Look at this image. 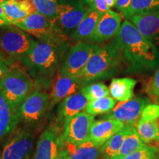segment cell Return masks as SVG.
Masks as SVG:
<instances>
[{
    "instance_id": "obj_33",
    "label": "cell",
    "mask_w": 159,
    "mask_h": 159,
    "mask_svg": "<svg viewBox=\"0 0 159 159\" xmlns=\"http://www.w3.org/2000/svg\"><path fill=\"white\" fill-rule=\"evenodd\" d=\"M116 0H94L91 7L102 14L110 11L111 7L115 6Z\"/></svg>"
},
{
    "instance_id": "obj_41",
    "label": "cell",
    "mask_w": 159,
    "mask_h": 159,
    "mask_svg": "<svg viewBox=\"0 0 159 159\" xmlns=\"http://www.w3.org/2000/svg\"><path fill=\"white\" fill-rule=\"evenodd\" d=\"M7 1H9V0H0V3H4V2H7Z\"/></svg>"
},
{
    "instance_id": "obj_36",
    "label": "cell",
    "mask_w": 159,
    "mask_h": 159,
    "mask_svg": "<svg viewBox=\"0 0 159 159\" xmlns=\"http://www.w3.org/2000/svg\"><path fill=\"white\" fill-rule=\"evenodd\" d=\"M131 1L132 0H116L115 7L122 13L130 5Z\"/></svg>"
},
{
    "instance_id": "obj_24",
    "label": "cell",
    "mask_w": 159,
    "mask_h": 159,
    "mask_svg": "<svg viewBox=\"0 0 159 159\" xmlns=\"http://www.w3.org/2000/svg\"><path fill=\"white\" fill-rule=\"evenodd\" d=\"M64 147L70 152L71 159H99L101 157L100 148L89 139L78 146L64 144Z\"/></svg>"
},
{
    "instance_id": "obj_13",
    "label": "cell",
    "mask_w": 159,
    "mask_h": 159,
    "mask_svg": "<svg viewBox=\"0 0 159 159\" xmlns=\"http://www.w3.org/2000/svg\"><path fill=\"white\" fill-rule=\"evenodd\" d=\"M150 104L149 99L144 97L132 98L125 102H120L108 114H105L102 119H111L122 122L125 126L136 128L142 116V111Z\"/></svg>"
},
{
    "instance_id": "obj_37",
    "label": "cell",
    "mask_w": 159,
    "mask_h": 159,
    "mask_svg": "<svg viewBox=\"0 0 159 159\" xmlns=\"http://www.w3.org/2000/svg\"><path fill=\"white\" fill-rule=\"evenodd\" d=\"M55 159H71V155L66 148H63Z\"/></svg>"
},
{
    "instance_id": "obj_19",
    "label": "cell",
    "mask_w": 159,
    "mask_h": 159,
    "mask_svg": "<svg viewBox=\"0 0 159 159\" xmlns=\"http://www.w3.org/2000/svg\"><path fill=\"white\" fill-rule=\"evenodd\" d=\"M129 21L151 42L159 37V11L136 16Z\"/></svg>"
},
{
    "instance_id": "obj_12",
    "label": "cell",
    "mask_w": 159,
    "mask_h": 159,
    "mask_svg": "<svg viewBox=\"0 0 159 159\" xmlns=\"http://www.w3.org/2000/svg\"><path fill=\"white\" fill-rule=\"evenodd\" d=\"M94 116L80 112L67 119L63 127L64 144L78 146L89 140V133L94 122Z\"/></svg>"
},
{
    "instance_id": "obj_8",
    "label": "cell",
    "mask_w": 159,
    "mask_h": 159,
    "mask_svg": "<svg viewBox=\"0 0 159 159\" xmlns=\"http://www.w3.org/2000/svg\"><path fill=\"white\" fill-rule=\"evenodd\" d=\"M35 135L30 128H16L5 140L0 159H32L35 148Z\"/></svg>"
},
{
    "instance_id": "obj_17",
    "label": "cell",
    "mask_w": 159,
    "mask_h": 159,
    "mask_svg": "<svg viewBox=\"0 0 159 159\" xmlns=\"http://www.w3.org/2000/svg\"><path fill=\"white\" fill-rule=\"evenodd\" d=\"M88 102V99L80 91L63 99L57 108V124L63 127V124L67 119L83 112Z\"/></svg>"
},
{
    "instance_id": "obj_35",
    "label": "cell",
    "mask_w": 159,
    "mask_h": 159,
    "mask_svg": "<svg viewBox=\"0 0 159 159\" xmlns=\"http://www.w3.org/2000/svg\"><path fill=\"white\" fill-rule=\"evenodd\" d=\"M12 65L13 63L5 62V61H0V80L11 71Z\"/></svg>"
},
{
    "instance_id": "obj_22",
    "label": "cell",
    "mask_w": 159,
    "mask_h": 159,
    "mask_svg": "<svg viewBox=\"0 0 159 159\" xmlns=\"http://www.w3.org/2000/svg\"><path fill=\"white\" fill-rule=\"evenodd\" d=\"M136 129L141 139L145 144L159 146V123L158 119L145 120L140 119Z\"/></svg>"
},
{
    "instance_id": "obj_20",
    "label": "cell",
    "mask_w": 159,
    "mask_h": 159,
    "mask_svg": "<svg viewBox=\"0 0 159 159\" xmlns=\"http://www.w3.org/2000/svg\"><path fill=\"white\" fill-rule=\"evenodd\" d=\"M102 16L103 14L92 7H89L84 18L77 26L74 33L71 35V41L76 42L87 41L94 33Z\"/></svg>"
},
{
    "instance_id": "obj_5",
    "label": "cell",
    "mask_w": 159,
    "mask_h": 159,
    "mask_svg": "<svg viewBox=\"0 0 159 159\" xmlns=\"http://www.w3.org/2000/svg\"><path fill=\"white\" fill-rule=\"evenodd\" d=\"M33 88L34 83L30 75L16 67H12L11 71L0 80V92L16 108L32 94Z\"/></svg>"
},
{
    "instance_id": "obj_2",
    "label": "cell",
    "mask_w": 159,
    "mask_h": 159,
    "mask_svg": "<svg viewBox=\"0 0 159 159\" xmlns=\"http://www.w3.org/2000/svg\"><path fill=\"white\" fill-rule=\"evenodd\" d=\"M115 38L124 59L129 63L128 72L140 73L158 66L159 52L156 46L143 36L131 21L125 20Z\"/></svg>"
},
{
    "instance_id": "obj_15",
    "label": "cell",
    "mask_w": 159,
    "mask_h": 159,
    "mask_svg": "<svg viewBox=\"0 0 159 159\" xmlns=\"http://www.w3.org/2000/svg\"><path fill=\"white\" fill-rule=\"evenodd\" d=\"M124 127L125 125L122 122L115 119H102L94 121L91 128L89 139L101 148Z\"/></svg>"
},
{
    "instance_id": "obj_21",
    "label": "cell",
    "mask_w": 159,
    "mask_h": 159,
    "mask_svg": "<svg viewBox=\"0 0 159 159\" xmlns=\"http://www.w3.org/2000/svg\"><path fill=\"white\" fill-rule=\"evenodd\" d=\"M136 83V80L130 77L114 78L109 88L111 97L119 102H125L132 99Z\"/></svg>"
},
{
    "instance_id": "obj_3",
    "label": "cell",
    "mask_w": 159,
    "mask_h": 159,
    "mask_svg": "<svg viewBox=\"0 0 159 159\" xmlns=\"http://www.w3.org/2000/svg\"><path fill=\"white\" fill-rule=\"evenodd\" d=\"M123 59L122 48L116 38L107 45L99 47L77 76L81 88L114 76L118 71Z\"/></svg>"
},
{
    "instance_id": "obj_14",
    "label": "cell",
    "mask_w": 159,
    "mask_h": 159,
    "mask_svg": "<svg viewBox=\"0 0 159 159\" xmlns=\"http://www.w3.org/2000/svg\"><path fill=\"white\" fill-rule=\"evenodd\" d=\"M121 16L116 12L108 11L104 13L88 42L101 43L116 37L121 27Z\"/></svg>"
},
{
    "instance_id": "obj_16",
    "label": "cell",
    "mask_w": 159,
    "mask_h": 159,
    "mask_svg": "<svg viewBox=\"0 0 159 159\" xmlns=\"http://www.w3.org/2000/svg\"><path fill=\"white\" fill-rule=\"evenodd\" d=\"M19 123V108L12 105L0 92V142L8 138Z\"/></svg>"
},
{
    "instance_id": "obj_39",
    "label": "cell",
    "mask_w": 159,
    "mask_h": 159,
    "mask_svg": "<svg viewBox=\"0 0 159 159\" xmlns=\"http://www.w3.org/2000/svg\"><path fill=\"white\" fill-rule=\"evenodd\" d=\"M0 61H5V62H8V63H13V61H10L6 57L5 55H4L2 53L0 52Z\"/></svg>"
},
{
    "instance_id": "obj_7",
    "label": "cell",
    "mask_w": 159,
    "mask_h": 159,
    "mask_svg": "<svg viewBox=\"0 0 159 159\" xmlns=\"http://www.w3.org/2000/svg\"><path fill=\"white\" fill-rule=\"evenodd\" d=\"M50 96L40 89L33 91L19 108L20 123L33 130L43 121L50 111Z\"/></svg>"
},
{
    "instance_id": "obj_4",
    "label": "cell",
    "mask_w": 159,
    "mask_h": 159,
    "mask_svg": "<svg viewBox=\"0 0 159 159\" xmlns=\"http://www.w3.org/2000/svg\"><path fill=\"white\" fill-rule=\"evenodd\" d=\"M16 27L25 31L42 42L63 44L70 43L71 39L61 30L55 20L36 13L30 15Z\"/></svg>"
},
{
    "instance_id": "obj_25",
    "label": "cell",
    "mask_w": 159,
    "mask_h": 159,
    "mask_svg": "<svg viewBox=\"0 0 159 159\" xmlns=\"http://www.w3.org/2000/svg\"><path fill=\"white\" fill-rule=\"evenodd\" d=\"M159 11V0H132L130 5L122 11V16L126 20L133 17Z\"/></svg>"
},
{
    "instance_id": "obj_30",
    "label": "cell",
    "mask_w": 159,
    "mask_h": 159,
    "mask_svg": "<svg viewBox=\"0 0 159 159\" xmlns=\"http://www.w3.org/2000/svg\"><path fill=\"white\" fill-rule=\"evenodd\" d=\"M38 13L55 19L59 0H31Z\"/></svg>"
},
{
    "instance_id": "obj_38",
    "label": "cell",
    "mask_w": 159,
    "mask_h": 159,
    "mask_svg": "<svg viewBox=\"0 0 159 159\" xmlns=\"http://www.w3.org/2000/svg\"><path fill=\"white\" fill-rule=\"evenodd\" d=\"M79 1L80 2L82 3L85 7L89 8V7H91V4H92L94 0H79Z\"/></svg>"
},
{
    "instance_id": "obj_40",
    "label": "cell",
    "mask_w": 159,
    "mask_h": 159,
    "mask_svg": "<svg viewBox=\"0 0 159 159\" xmlns=\"http://www.w3.org/2000/svg\"><path fill=\"white\" fill-rule=\"evenodd\" d=\"M0 19H4L5 20V21H8L6 19V16H5V13H4V11H3V8H2V6L1 3H0Z\"/></svg>"
},
{
    "instance_id": "obj_28",
    "label": "cell",
    "mask_w": 159,
    "mask_h": 159,
    "mask_svg": "<svg viewBox=\"0 0 159 159\" xmlns=\"http://www.w3.org/2000/svg\"><path fill=\"white\" fill-rule=\"evenodd\" d=\"M6 19L11 25L16 26L28 16L27 13L21 8L18 0H9L2 3Z\"/></svg>"
},
{
    "instance_id": "obj_26",
    "label": "cell",
    "mask_w": 159,
    "mask_h": 159,
    "mask_svg": "<svg viewBox=\"0 0 159 159\" xmlns=\"http://www.w3.org/2000/svg\"><path fill=\"white\" fill-rule=\"evenodd\" d=\"M145 145L135 127H131L128 134L125 137L122 148L113 159H123L129 155L140 150Z\"/></svg>"
},
{
    "instance_id": "obj_18",
    "label": "cell",
    "mask_w": 159,
    "mask_h": 159,
    "mask_svg": "<svg viewBox=\"0 0 159 159\" xmlns=\"http://www.w3.org/2000/svg\"><path fill=\"white\" fill-rule=\"evenodd\" d=\"M81 87L77 77H69L60 75L57 73V79L54 83L50 96V110L57 103L75 94L80 90Z\"/></svg>"
},
{
    "instance_id": "obj_10",
    "label": "cell",
    "mask_w": 159,
    "mask_h": 159,
    "mask_svg": "<svg viewBox=\"0 0 159 159\" xmlns=\"http://www.w3.org/2000/svg\"><path fill=\"white\" fill-rule=\"evenodd\" d=\"M63 148V126L52 123L40 135L32 159H55Z\"/></svg>"
},
{
    "instance_id": "obj_31",
    "label": "cell",
    "mask_w": 159,
    "mask_h": 159,
    "mask_svg": "<svg viewBox=\"0 0 159 159\" xmlns=\"http://www.w3.org/2000/svg\"><path fill=\"white\" fill-rule=\"evenodd\" d=\"M123 159H159V151L156 147L145 144L140 150Z\"/></svg>"
},
{
    "instance_id": "obj_27",
    "label": "cell",
    "mask_w": 159,
    "mask_h": 159,
    "mask_svg": "<svg viewBox=\"0 0 159 159\" xmlns=\"http://www.w3.org/2000/svg\"><path fill=\"white\" fill-rule=\"evenodd\" d=\"M116 101L110 96L89 101L84 109V112L91 116L107 114L116 106Z\"/></svg>"
},
{
    "instance_id": "obj_1",
    "label": "cell",
    "mask_w": 159,
    "mask_h": 159,
    "mask_svg": "<svg viewBox=\"0 0 159 159\" xmlns=\"http://www.w3.org/2000/svg\"><path fill=\"white\" fill-rule=\"evenodd\" d=\"M70 43L55 44L35 41L28 52L19 60L39 87H48L66 58Z\"/></svg>"
},
{
    "instance_id": "obj_23",
    "label": "cell",
    "mask_w": 159,
    "mask_h": 159,
    "mask_svg": "<svg viewBox=\"0 0 159 159\" xmlns=\"http://www.w3.org/2000/svg\"><path fill=\"white\" fill-rule=\"evenodd\" d=\"M131 127L125 126L122 130L113 136L100 148L102 159H113L122 148L125 137L128 134Z\"/></svg>"
},
{
    "instance_id": "obj_34",
    "label": "cell",
    "mask_w": 159,
    "mask_h": 159,
    "mask_svg": "<svg viewBox=\"0 0 159 159\" xmlns=\"http://www.w3.org/2000/svg\"><path fill=\"white\" fill-rule=\"evenodd\" d=\"M159 118V105L157 104H149L142 111L140 119L145 120H152Z\"/></svg>"
},
{
    "instance_id": "obj_29",
    "label": "cell",
    "mask_w": 159,
    "mask_h": 159,
    "mask_svg": "<svg viewBox=\"0 0 159 159\" xmlns=\"http://www.w3.org/2000/svg\"><path fill=\"white\" fill-rule=\"evenodd\" d=\"M80 91L88 99L89 102L105 97H108L110 95V91L108 87L101 82L90 83L83 86Z\"/></svg>"
},
{
    "instance_id": "obj_32",
    "label": "cell",
    "mask_w": 159,
    "mask_h": 159,
    "mask_svg": "<svg viewBox=\"0 0 159 159\" xmlns=\"http://www.w3.org/2000/svg\"><path fill=\"white\" fill-rule=\"evenodd\" d=\"M146 91L156 104L159 105V65L153 77L147 85Z\"/></svg>"
},
{
    "instance_id": "obj_6",
    "label": "cell",
    "mask_w": 159,
    "mask_h": 159,
    "mask_svg": "<svg viewBox=\"0 0 159 159\" xmlns=\"http://www.w3.org/2000/svg\"><path fill=\"white\" fill-rule=\"evenodd\" d=\"M35 42L30 35L17 27L9 25L0 30V52L13 62L25 56Z\"/></svg>"
},
{
    "instance_id": "obj_9",
    "label": "cell",
    "mask_w": 159,
    "mask_h": 159,
    "mask_svg": "<svg viewBox=\"0 0 159 159\" xmlns=\"http://www.w3.org/2000/svg\"><path fill=\"white\" fill-rule=\"evenodd\" d=\"M99 46L86 41H78L70 47L58 71L63 76L77 77L84 69Z\"/></svg>"
},
{
    "instance_id": "obj_11",
    "label": "cell",
    "mask_w": 159,
    "mask_h": 159,
    "mask_svg": "<svg viewBox=\"0 0 159 159\" xmlns=\"http://www.w3.org/2000/svg\"><path fill=\"white\" fill-rule=\"evenodd\" d=\"M87 9L79 0H59L54 20L70 37L84 18Z\"/></svg>"
}]
</instances>
